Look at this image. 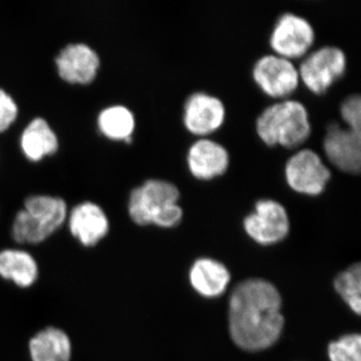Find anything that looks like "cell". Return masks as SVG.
Listing matches in <instances>:
<instances>
[{
	"label": "cell",
	"mask_w": 361,
	"mask_h": 361,
	"mask_svg": "<svg viewBox=\"0 0 361 361\" xmlns=\"http://www.w3.org/2000/svg\"><path fill=\"white\" fill-rule=\"evenodd\" d=\"M229 331L232 341L246 351L274 345L283 331L282 298L267 280H245L233 289L229 299Z\"/></svg>",
	"instance_id": "cell-1"
},
{
	"label": "cell",
	"mask_w": 361,
	"mask_h": 361,
	"mask_svg": "<svg viewBox=\"0 0 361 361\" xmlns=\"http://www.w3.org/2000/svg\"><path fill=\"white\" fill-rule=\"evenodd\" d=\"M179 199V189L173 183L161 179L146 180L130 195V219L141 226L175 227L183 218L182 207L178 204Z\"/></svg>",
	"instance_id": "cell-2"
},
{
	"label": "cell",
	"mask_w": 361,
	"mask_h": 361,
	"mask_svg": "<svg viewBox=\"0 0 361 361\" xmlns=\"http://www.w3.org/2000/svg\"><path fill=\"white\" fill-rule=\"evenodd\" d=\"M310 132L307 110L302 103L294 99L268 106L257 118L259 137L268 146L296 148L308 139Z\"/></svg>",
	"instance_id": "cell-3"
},
{
	"label": "cell",
	"mask_w": 361,
	"mask_h": 361,
	"mask_svg": "<svg viewBox=\"0 0 361 361\" xmlns=\"http://www.w3.org/2000/svg\"><path fill=\"white\" fill-rule=\"evenodd\" d=\"M66 215V202L59 197H28L25 209L16 214L13 221L14 241L30 245L42 243L63 226Z\"/></svg>",
	"instance_id": "cell-4"
},
{
	"label": "cell",
	"mask_w": 361,
	"mask_h": 361,
	"mask_svg": "<svg viewBox=\"0 0 361 361\" xmlns=\"http://www.w3.org/2000/svg\"><path fill=\"white\" fill-rule=\"evenodd\" d=\"M246 234L262 246L283 241L290 230L288 213L281 203L270 199L259 200L255 211L243 221Z\"/></svg>",
	"instance_id": "cell-5"
},
{
	"label": "cell",
	"mask_w": 361,
	"mask_h": 361,
	"mask_svg": "<svg viewBox=\"0 0 361 361\" xmlns=\"http://www.w3.org/2000/svg\"><path fill=\"white\" fill-rule=\"evenodd\" d=\"M345 68V54L339 47H323L304 59L298 73L311 92L322 94L343 75Z\"/></svg>",
	"instance_id": "cell-6"
},
{
	"label": "cell",
	"mask_w": 361,
	"mask_h": 361,
	"mask_svg": "<svg viewBox=\"0 0 361 361\" xmlns=\"http://www.w3.org/2000/svg\"><path fill=\"white\" fill-rule=\"evenodd\" d=\"M285 177L297 193L316 196L324 191L331 172L316 152L303 149L287 161Z\"/></svg>",
	"instance_id": "cell-7"
},
{
	"label": "cell",
	"mask_w": 361,
	"mask_h": 361,
	"mask_svg": "<svg viewBox=\"0 0 361 361\" xmlns=\"http://www.w3.org/2000/svg\"><path fill=\"white\" fill-rule=\"evenodd\" d=\"M315 32L310 21L294 13L280 16L271 33L270 45L277 56L300 58L314 42Z\"/></svg>",
	"instance_id": "cell-8"
},
{
	"label": "cell",
	"mask_w": 361,
	"mask_h": 361,
	"mask_svg": "<svg viewBox=\"0 0 361 361\" xmlns=\"http://www.w3.org/2000/svg\"><path fill=\"white\" fill-rule=\"evenodd\" d=\"M253 78L263 92L273 97L289 96L300 80L298 70L290 59L277 54L259 59L253 68Z\"/></svg>",
	"instance_id": "cell-9"
},
{
	"label": "cell",
	"mask_w": 361,
	"mask_h": 361,
	"mask_svg": "<svg viewBox=\"0 0 361 361\" xmlns=\"http://www.w3.org/2000/svg\"><path fill=\"white\" fill-rule=\"evenodd\" d=\"M323 149L329 160L349 174H358L361 169V134L341 123H332L323 140Z\"/></svg>",
	"instance_id": "cell-10"
},
{
	"label": "cell",
	"mask_w": 361,
	"mask_h": 361,
	"mask_svg": "<svg viewBox=\"0 0 361 361\" xmlns=\"http://www.w3.org/2000/svg\"><path fill=\"white\" fill-rule=\"evenodd\" d=\"M225 115L223 102L205 92H195L185 104V126L196 135H207L219 129L224 123Z\"/></svg>",
	"instance_id": "cell-11"
},
{
	"label": "cell",
	"mask_w": 361,
	"mask_h": 361,
	"mask_svg": "<svg viewBox=\"0 0 361 361\" xmlns=\"http://www.w3.org/2000/svg\"><path fill=\"white\" fill-rule=\"evenodd\" d=\"M56 61L59 77L70 84H90L99 68L97 52L82 44L68 45L59 52Z\"/></svg>",
	"instance_id": "cell-12"
},
{
	"label": "cell",
	"mask_w": 361,
	"mask_h": 361,
	"mask_svg": "<svg viewBox=\"0 0 361 361\" xmlns=\"http://www.w3.org/2000/svg\"><path fill=\"white\" fill-rule=\"evenodd\" d=\"M188 167L199 180H210L224 174L229 166V153L224 146L213 140H198L190 147Z\"/></svg>",
	"instance_id": "cell-13"
},
{
	"label": "cell",
	"mask_w": 361,
	"mask_h": 361,
	"mask_svg": "<svg viewBox=\"0 0 361 361\" xmlns=\"http://www.w3.org/2000/svg\"><path fill=\"white\" fill-rule=\"evenodd\" d=\"M71 235L82 245H97L109 232V220L103 209L92 202H85L73 209L68 218Z\"/></svg>",
	"instance_id": "cell-14"
},
{
	"label": "cell",
	"mask_w": 361,
	"mask_h": 361,
	"mask_svg": "<svg viewBox=\"0 0 361 361\" xmlns=\"http://www.w3.org/2000/svg\"><path fill=\"white\" fill-rule=\"evenodd\" d=\"M231 274L226 265L212 258H199L189 271V281L199 295L217 298L229 286Z\"/></svg>",
	"instance_id": "cell-15"
},
{
	"label": "cell",
	"mask_w": 361,
	"mask_h": 361,
	"mask_svg": "<svg viewBox=\"0 0 361 361\" xmlns=\"http://www.w3.org/2000/svg\"><path fill=\"white\" fill-rule=\"evenodd\" d=\"M32 361H71V342L65 331L56 327L40 330L28 343Z\"/></svg>",
	"instance_id": "cell-16"
},
{
	"label": "cell",
	"mask_w": 361,
	"mask_h": 361,
	"mask_svg": "<svg viewBox=\"0 0 361 361\" xmlns=\"http://www.w3.org/2000/svg\"><path fill=\"white\" fill-rule=\"evenodd\" d=\"M0 276L26 288L37 281L39 267L27 252L6 249L0 252Z\"/></svg>",
	"instance_id": "cell-17"
},
{
	"label": "cell",
	"mask_w": 361,
	"mask_h": 361,
	"mask_svg": "<svg viewBox=\"0 0 361 361\" xmlns=\"http://www.w3.org/2000/svg\"><path fill=\"white\" fill-rule=\"evenodd\" d=\"M21 149L28 160L37 161L52 155L59 148L56 135L44 118H35L23 130Z\"/></svg>",
	"instance_id": "cell-18"
},
{
	"label": "cell",
	"mask_w": 361,
	"mask_h": 361,
	"mask_svg": "<svg viewBox=\"0 0 361 361\" xmlns=\"http://www.w3.org/2000/svg\"><path fill=\"white\" fill-rule=\"evenodd\" d=\"M99 130L109 139L127 140L135 129V118L129 109L123 106H111L99 116Z\"/></svg>",
	"instance_id": "cell-19"
},
{
	"label": "cell",
	"mask_w": 361,
	"mask_h": 361,
	"mask_svg": "<svg viewBox=\"0 0 361 361\" xmlns=\"http://www.w3.org/2000/svg\"><path fill=\"white\" fill-rule=\"evenodd\" d=\"M334 289L342 300L356 315L361 311V265H351L337 275L334 282Z\"/></svg>",
	"instance_id": "cell-20"
},
{
	"label": "cell",
	"mask_w": 361,
	"mask_h": 361,
	"mask_svg": "<svg viewBox=\"0 0 361 361\" xmlns=\"http://www.w3.org/2000/svg\"><path fill=\"white\" fill-rule=\"evenodd\" d=\"M329 357L330 361H361L360 334H346L330 342Z\"/></svg>",
	"instance_id": "cell-21"
},
{
	"label": "cell",
	"mask_w": 361,
	"mask_h": 361,
	"mask_svg": "<svg viewBox=\"0 0 361 361\" xmlns=\"http://www.w3.org/2000/svg\"><path fill=\"white\" fill-rule=\"evenodd\" d=\"M341 114L346 127L361 134V97L360 94L349 96L341 104Z\"/></svg>",
	"instance_id": "cell-22"
},
{
	"label": "cell",
	"mask_w": 361,
	"mask_h": 361,
	"mask_svg": "<svg viewBox=\"0 0 361 361\" xmlns=\"http://www.w3.org/2000/svg\"><path fill=\"white\" fill-rule=\"evenodd\" d=\"M18 106L13 97L0 89V133L11 127L18 116Z\"/></svg>",
	"instance_id": "cell-23"
}]
</instances>
